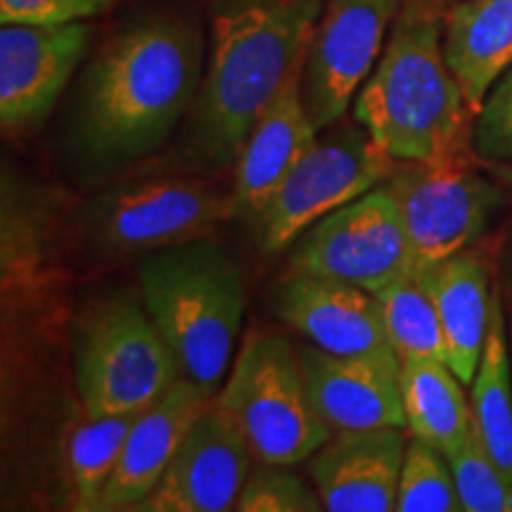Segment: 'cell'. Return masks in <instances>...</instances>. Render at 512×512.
Listing matches in <instances>:
<instances>
[{"instance_id":"f1b7e54d","label":"cell","mask_w":512,"mask_h":512,"mask_svg":"<svg viewBox=\"0 0 512 512\" xmlns=\"http://www.w3.org/2000/svg\"><path fill=\"white\" fill-rule=\"evenodd\" d=\"M472 145L486 162H512V67L479 107Z\"/></svg>"},{"instance_id":"52a82bcc","label":"cell","mask_w":512,"mask_h":512,"mask_svg":"<svg viewBox=\"0 0 512 512\" xmlns=\"http://www.w3.org/2000/svg\"><path fill=\"white\" fill-rule=\"evenodd\" d=\"M325 131L249 221L261 252L278 254L292 247L306 228L387 183L399 166L356 119L354 124L342 119Z\"/></svg>"},{"instance_id":"30bf717a","label":"cell","mask_w":512,"mask_h":512,"mask_svg":"<svg viewBox=\"0 0 512 512\" xmlns=\"http://www.w3.org/2000/svg\"><path fill=\"white\" fill-rule=\"evenodd\" d=\"M287 271L380 292L413 271L411 245L387 183L313 223L292 245Z\"/></svg>"},{"instance_id":"9c48e42d","label":"cell","mask_w":512,"mask_h":512,"mask_svg":"<svg viewBox=\"0 0 512 512\" xmlns=\"http://www.w3.org/2000/svg\"><path fill=\"white\" fill-rule=\"evenodd\" d=\"M420 275L470 249L505 207L501 183L479 176L463 159L399 162L389 176Z\"/></svg>"},{"instance_id":"ac0fdd59","label":"cell","mask_w":512,"mask_h":512,"mask_svg":"<svg viewBox=\"0 0 512 512\" xmlns=\"http://www.w3.org/2000/svg\"><path fill=\"white\" fill-rule=\"evenodd\" d=\"M216 396L200 384L178 377L155 403L138 413L128 432L117 470L102 494L100 512L136 510L152 494L176 456L178 446Z\"/></svg>"},{"instance_id":"2e32d148","label":"cell","mask_w":512,"mask_h":512,"mask_svg":"<svg viewBox=\"0 0 512 512\" xmlns=\"http://www.w3.org/2000/svg\"><path fill=\"white\" fill-rule=\"evenodd\" d=\"M406 427L335 432L309 458V475L328 512L394 510Z\"/></svg>"},{"instance_id":"44dd1931","label":"cell","mask_w":512,"mask_h":512,"mask_svg":"<svg viewBox=\"0 0 512 512\" xmlns=\"http://www.w3.org/2000/svg\"><path fill=\"white\" fill-rule=\"evenodd\" d=\"M62 197L3 166L0 181V275L3 292L29 290L43 278Z\"/></svg>"},{"instance_id":"f546056e","label":"cell","mask_w":512,"mask_h":512,"mask_svg":"<svg viewBox=\"0 0 512 512\" xmlns=\"http://www.w3.org/2000/svg\"><path fill=\"white\" fill-rule=\"evenodd\" d=\"M117 0H0L3 24H69L105 15Z\"/></svg>"},{"instance_id":"4fadbf2b","label":"cell","mask_w":512,"mask_h":512,"mask_svg":"<svg viewBox=\"0 0 512 512\" xmlns=\"http://www.w3.org/2000/svg\"><path fill=\"white\" fill-rule=\"evenodd\" d=\"M91 41L86 22L0 27V124L5 136L36 128L53 112Z\"/></svg>"},{"instance_id":"7402d4cb","label":"cell","mask_w":512,"mask_h":512,"mask_svg":"<svg viewBox=\"0 0 512 512\" xmlns=\"http://www.w3.org/2000/svg\"><path fill=\"white\" fill-rule=\"evenodd\" d=\"M399 382L406 427L413 437L444 456L456 451L472 432V406L451 366L437 358L401 361Z\"/></svg>"},{"instance_id":"83f0119b","label":"cell","mask_w":512,"mask_h":512,"mask_svg":"<svg viewBox=\"0 0 512 512\" xmlns=\"http://www.w3.org/2000/svg\"><path fill=\"white\" fill-rule=\"evenodd\" d=\"M235 510L240 512H320L318 491L287 472V465L261 463L249 472Z\"/></svg>"},{"instance_id":"6da1fadb","label":"cell","mask_w":512,"mask_h":512,"mask_svg":"<svg viewBox=\"0 0 512 512\" xmlns=\"http://www.w3.org/2000/svg\"><path fill=\"white\" fill-rule=\"evenodd\" d=\"M325 0H214L200 93L174 155L185 171L235 164L285 81L304 67Z\"/></svg>"},{"instance_id":"ba28073f","label":"cell","mask_w":512,"mask_h":512,"mask_svg":"<svg viewBox=\"0 0 512 512\" xmlns=\"http://www.w3.org/2000/svg\"><path fill=\"white\" fill-rule=\"evenodd\" d=\"M230 221V192L190 178H136L100 192L83 230L105 256L150 254L204 240Z\"/></svg>"},{"instance_id":"d6986e66","label":"cell","mask_w":512,"mask_h":512,"mask_svg":"<svg viewBox=\"0 0 512 512\" xmlns=\"http://www.w3.org/2000/svg\"><path fill=\"white\" fill-rule=\"evenodd\" d=\"M430 292L446 337V363L463 384H472L491 320V271L477 249H465L430 271L413 275Z\"/></svg>"},{"instance_id":"cb8c5ba5","label":"cell","mask_w":512,"mask_h":512,"mask_svg":"<svg viewBox=\"0 0 512 512\" xmlns=\"http://www.w3.org/2000/svg\"><path fill=\"white\" fill-rule=\"evenodd\" d=\"M140 413V411H138ZM138 413L105 415L83 420L69 434L67 465L72 479L76 512H100L102 494L117 470L126 437Z\"/></svg>"},{"instance_id":"277c9868","label":"cell","mask_w":512,"mask_h":512,"mask_svg":"<svg viewBox=\"0 0 512 512\" xmlns=\"http://www.w3.org/2000/svg\"><path fill=\"white\" fill-rule=\"evenodd\" d=\"M145 311L178 373L216 396L233 361L247 306L245 275L211 240L157 249L138 268Z\"/></svg>"},{"instance_id":"d4e9b609","label":"cell","mask_w":512,"mask_h":512,"mask_svg":"<svg viewBox=\"0 0 512 512\" xmlns=\"http://www.w3.org/2000/svg\"><path fill=\"white\" fill-rule=\"evenodd\" d=\"M389 344L399 361L411 358H437L446 361V337L441 318L430 292L418 278L396 280L375 292Z\"/></svg>"},{"instance_id":"3957f363","label":"cell","mask_w":512,"mask_h":512,"mask_svg":"<svg viewBox=\"0 0 512 512\" xmlns=\"http://www.w3.org/2000/svg\"><path fill=\"white\" fill-rule=\"evenodd\" d=\"M439 0H403L354 119L396 162L458 159L472 110L444 53Z\"/></svg>"},{"instance_id":"9a60e30c","label":"cell","mask_w":512,"mask_h":512,"mask_svg":"<svg viewBox=\"0 0 512 512\" xmlns=\"http://www.w3.org/2000/svg\"><path fill=\"white\" fill-rule=\"evenodd\" d=\"M306 389L320 420L335 432L406 427L401 361L394 354L335 356L318 347L299 349Z\"/></svg>"},{"instance_id":"7c38bea8","label":"cell","mask_w":512,"mask_h":512,"mask_svg":"<svg viewBox=\"0 0 512 512\" xmlns=\"http://www.w3.org/2000/svg\"><path fill=\"white\" fill-rule=\"evenodd\" d=\"M252 458L245 434L214 399L192 422L159 484L136 512L235 510Z\"/></svg>"},{"instance_id":"ffe728a7","label":"cell","mask_w":512,"mask_h":512,"mask_svg":"<svg viewBox=\"0 0 512 512\" xmlns=\"http://www.w3.org/2000/svg\"><path fill=\"white\" fill-rule=\"evenodd\" d=\"M446 62L472 114L512 67V0H458L444 22Z\"/></svg>"},{"instance_id":"7a4b0ae2","label":"cell","mask_w":512,"mask_h":512,"mask_svg":"<svg viewBox=\"0 0 512 512\" xmlns=\"http://www.w3.org/2000/svg\"><path fill=\"white\" fill-rule=\"evenodd\" d=\"M204 76L202 29L181 15H152L114 34L83 76L79 138L98 164L159 150L192 110Z\"/></svg>"},{"instance_id":"484cf974","label":"cell","mask_w":512,"mask_h":512,"mask_svg":"<svg viewBox=\"0 0 512 512\" xmlns=\"http://www.w3.org/2000/svg\"><path fill=\"white\" fill-rule=\"evenodd\" d=\"M396 512H463L448 458L422 439H411L403 453Z\"/></svg>"},{"instance_id":"4dcf8cb0","label":"cell","mask_w":512,"mask_h":512,"mask_svg":"<svg viewBox=\"0 0 512 512\" xmlns=\"http://www.w3.org/2000/svg\"><path fill=\"white\" fill-rule=\"evenodd\" d=\"M489 174L512 192V162H489Z\"/></svg>"},{"instance_id":"5bb4252c","label":"cell","mask_w":512,"mask_h":512,"mask_svg":"<svg viewBox=\"0 0 512 512\" xmlns=\"http://www.w3.org/2000/svg\"><path fill=\"white\" fill-rule=\"evenodd\" d=\"M275 316L313 347L335 356L392 354L375 294L337 278L287 271L275 290ZM396 354V351H394Z\"/></svg>"},{"instance_id":"8fae6325","label":"cell","mask_w":512,"mask_h":512,"mask_svg":"<svg viewBox=\"0 0 512 512\" xmlns=\"http://www.w3.org/2000/svg\"><path fill=\"white\" fill-rule=\"evenodd\" d=\"M403 0H325L302 67V98L316 131L344 119L380 60Z\"/></svg>"},{"instance_id":"4316f807","label":"cell","mask_w":512,"mask_h":512,"mask_svg":"<svg viewBox=\"0 0 512 512\" xmlns=\"http://www.w3.org/2000/svg\"><path fill=\"white\" fill-rule=\"evenodd\" d=\"M446 458L463 512H512V486L486 453L475 422L463 444Z\"/></svg>"},{"instance_id":"e0dca14e","label":"cell","mask_w":512,"mask_h":512,"mask_svg":"<svg viewBox=\"0 0 512 512\" xmlns=\"http://www.w3.org/2000/svg\"><path fill=\"white\" fill-rule=\"evenodd\" d=\"M316 138L302 98V69H297L256 119L235 159L230 219L252 221Z\"/></svg>"},{"instance_id":"5b68a950","label":"cell","mask_w":512,"mask_h":512,"mask_svg":"<svg viewBox=\"0 0 512 512\" xmlns=\"http://www.w3.org/2000/svg\"><path fill=\"white\" fill-rule=\"evenodd\" d=\"M259 463L297 465L332 437L306 389L299 351L275 332H252L216 396Z\"/></svg>"},{"instance_id":"8992f818","label":"cell","mask_w":512,"mask_h":512,"mask_svg":"<svg viewBox=\"0 0 512 512\" xmlns=\"http://www.w3.org/2000/svg\"><path fill=\"white\" fill-rule=\"evenodd\" d=\"M178 377L174 354L133 299H107L83 316L76 332V389L88 418L143 411Z\"/></svg>"},{"instance_id":"1f68e13d","label":"cell","mask_w":512,"mask_h":512,"mask_svg":"<svg viewBox=\"0 0 512 512\" xmlns=\"http://www.w3.org/2000/svg\"><path fill=\"white\" fill-rule=\"evenodd\" d=\"M505 290H508V313H510V320H512V264H510V271H508V285H505Z\"/></svg>"},{"instance_id":"603a6c76","label":"cell","mask_w":512,"mask_h":512,"mask_svg":"<svg viewBox=\"0 0 512 512\" xmlns=\"http://www.w3.org/2000/svg\"><path fill=\"white\" fill-rule=\"evenodd\" d=\"M472 422L491 460L512 486V366L505 335L503 294L494 290L491 320L472 380Z\"/></svg>"}]
</instances>
